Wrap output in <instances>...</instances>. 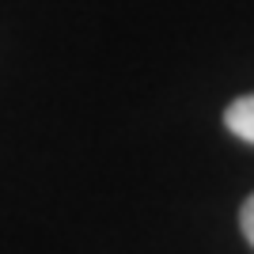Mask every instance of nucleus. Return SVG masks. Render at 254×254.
Returning a JSON list of instances; mask_svg holds the SVG:
<instances>
[{
    "instance_id": "obj_1",
    "label": "nucleus",
    "mask_w": 254,
    "mask_h": 254,
    "mask_svg": "<svg viewBox=\"0 0 254 254\" xmlns=\"http://www.w3.org/2000/svg\"><path fill=\"white\" fill-rule=\"evenodd\" d=\"M224 126H228V133H235L239 140H251L254 144V95L235 99V103L224 110Z\"/></svg>"
},
{
    "instance_id": "obj_2",
    "label": "nucleus",
    "mask_w": 254,
    "mask_h": 254,
    "mask_svg": "<svg viewBox=\"0 0 254 254\" xmlns=\"http://www.w3.org/2000/svg\"><path fill=\"white\" fill-rule=\"evenodd\" d=\"M239 228H243V235H247V243L254 247V193L243 201V209H239Z\"/></svg>"
}]
</instances>
